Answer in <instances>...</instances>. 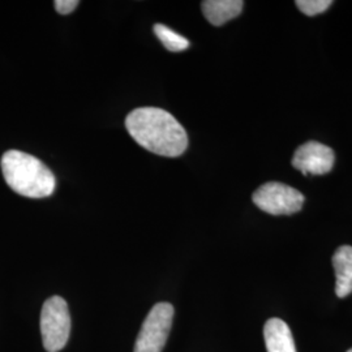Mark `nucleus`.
<instances>
[{"instance_id": "nucleus-1", "label": "nucleus", "mask_w": 352, "mask_h": 352, "mask_svg": "<svg viewBox=\"0 0 352 352\" xmlns=\"http://www.w3.org/2000/svg\"><path fill=\"white\" fill-rule=\"evenodd\" d=\"M126 126L142 148L162 157H179L188 146L186 129L175 118L158 107H140L128 113Z\"/></svg>"}, {"instance_id": "nucleus-2", "label": "nucleus", "mask_w": 352, "mask_h": 352, "mask_svg": "<svg viewBox=\"0 0 352 352\" xmlns=\"http://www.w3.org/2000/svg\"><path fill=\"white\" fill-rule=\"evenodd\" d=\"M1 171L6 183L21 196L43 199L55 190L56 179L50 168L24 151H6L1 157Z\"/></svg>"}, {"instance_id": "nucleus-3", "label": "nucleus", "mask_w": 352, "mask_h": 352, "mask_svg": "<svg viewBox=\"0 0 352 352\" xmlns=\"http://www.w3.org/2000/svg\"><path fill=\"white\" fill-rule=\"evenodd\" d=\"M41 334L46 351L59 352L65 347L71 334V315L63 298L51 296L43 302Z\"/></svg>"}, {"instance_id": "nucleus-4", "label": "nucleus", "mask_w": 352, "mask_h": 352, "mask_svg": "<svg viewBox=\"0 0 352 352\" xmlns=\"http://www.w3.org/2000/svg\"><path fill=\"white\" fill-rule=\"evenodd\" d=\"M174 307L170 302H158L146 316L133 352H162L174 320Z\"/></svg>"}, {"instance_id": "nucleus-5", "label": "nucleus", "mask_w": 352, "mask_h": 352, "mask_svg": "<svg viewBox=\"0 0 352 352\" xmlns=\"http://www.w3.org/2000/svg\"><path fill=\"white\" fill-rule=\"evenodd\" d=\"M252 200L265 213L291 215L302 210L305 199L298 189L283 183L269 182L254 190Z\"/></svg>"}, {"instance_id": "nucleus-6", "label": "nucleus", "mask_w": 352, "mask_h": 352, "mask_svg": "<svg viewBox=\"0 0 352 352\" xmlns=\"http://www.w3.org/2000/svg\"><path fill=\"white\" fill-rule=\"evenodd\" d=\"M334 161L336 155L331 148L317 141H308L295 151L292 166L304 175H325L331 171Z\"/></svg>"}, {"instance_id": "nucleus-7", "label": "nucleus", "mask_w": 352, "mask_h": 352, "mask_svg": "<svg viewBox=\"0 0 352 352\" xmlns=\"http://www.w3.org/2000/svg\"><path fill=\"white\" fill-rule=\"evenodd\" d=\"M264 338L267 352H296L289 325L279 318H270L266 321Z\"/></svg>"}, {"instance_id": "nucleus-8", "label": "nucleus", "mask_w": 352, "mask_h": 352, "mask_svg": "<svg viewBox=\"0 0 352 352\" xmlns=\"http://www.w3.org/2000/svg\"><path fill=\"white\" fill-rule=\"evenodd\" d=\"M336 272V294L338 298H346L352 292V247L342 245L333 256Z\"/></svg>"}, {"instance_id": "nucleus-9", "label": "nucleus", "mask_w": 352, "mask_h": 352, "mask_svg": "<svg viewBox=\"0 0 352 352\" xmlns=\"http://www.w3.org/2000/svg\"><path fill=\"white\" fill-rule=\"evenodd\" d=\"M244 7L241 0H205L201 10L205 19L214 26H221L236 19Z\"/></svg>"}, {"instance_id": "nucleus-10", "label": "nucleus", "mask_w": 352, "mask_h": 352, "mask_svg": "<svg viewBox=\"0 0 352 352\" xmlns=\"http://www.w3.org/2000/svg\"><path fill=\"white\" fill-rule=\"evenodd\" d=\"M154 33L168 51L180 52V51L187 50L189 47V41L187 38L177 34L173 29H170L168 26L164 24H155Z\"/></svg>"}, {"instance_id": "nucleus-11", "label": "nucleus", "mask_w": 352, "mask_h": 352, "mask_svg": "<svg viewBox=\"0 0 352 352\" xmlns=\"http://www.w3.org/2000/svg\"><path fill=\"white\" fill-rule=\"evenodd\" d=\"M296 7L300 12L307 16H316L320 13H324L330 8L333 1L330 0H298L295 1Z\"/></svg>"}, {"instance_id": "nucleus-12", "label": "nucleus", "mask_w": 352, "mask_h": 352, "mask_svg": "<svg viewBox=\"0 0 352 352\" xmlns=\"http://www.w3.org/2000/svg\"><path fill=\"white\" fill-rule=\"evenodd\" d=\"M78 4H80V1H77V0H56L54 3L56 12L60 13V14H69V13L74 12Z\"/></svg>"}, {"instance_id": "nucleus-13", "label": "nucleus", "mask_w": 352, "mask_h": 352, "mask_svg": "<svg viewBox=\"0 0 352 352\" xmlns=\"http://www.w3.org/2000/svg\"><path fill=\"white\" fill-rule=\"evenodd\" d=\"M347 352H352V349H351V350H349V351H347Z\"/></svg>"}]
</instances>
